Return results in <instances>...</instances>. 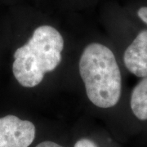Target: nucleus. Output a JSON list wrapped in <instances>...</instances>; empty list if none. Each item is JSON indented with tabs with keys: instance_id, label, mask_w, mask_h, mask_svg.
<instances>
[{
	"instance_id": "2",
	"label": "nucleus",
	"mask_w": 147,
	"mask_h": 147,
	"mask_svg": "<svg viewBox=\"0 0 147 147\" xmlns=\"http://www.w3.org/2000/svg\"><path fill=\"white\" fill-rule=\"evenodd\" d=\"M79 73L92 103L100 108H110L119 102L120 69L109 47L96 42L88 45L79 60Z\"/></svg>"
},
{
	"instance_id": "8",
	"label": "nucleus",
	"mask_w": 147,
	"mask_h": 147,
	"mask_svg": "<svg viewBox=\"0 0 147 147\" xmlns=\"http://www.w3.org/2000/svg\"><path fill=\"white\" fill-rule=\"evenodd\" d=\"M35 147H64L61 145H59L57 143L53 142H50V141H45L42 142L39 144H38Z\"/></svg>"
},
{
	"instance_id": "4",
	"label": "nucleus",
	"mask_w": 147,
	"mask_h": 147,
	"mask_svg": "<svg viewBox=\"0 0 147 147\" xmlns=\"http://www.w3.org/2000/svg\"><path fill=\"white\" fill-rule=\"evenodd\" d=\"M126 68L137 77L147 75V30L141 31L126 49L123 56Z\"/></svg>"
},
{
	"instance_id": "1",
	"label": "nucleus",
	"mask_w": 147,
	"mask_h": 147,
	"mask_svg": "<svg viewBox=\"0 0 147 147\" xmlns=\"http://www.w3.org/2000/svg\"><path fill=\"white\" fill-rule=\"evenodd\" d=\"M64 39L50 26L38 27L32 37L14 53L12 72L21 86L34 88L40 84L45 74L61 63Z\"/></svg>"
},
{
	"instance_id": "6",
	"label": "nucleus",
	"mask_w": 147,
	"mask_h": 147,
	"mask_svg": "<svg viewBox=\"0 0 147 147\" xmlns=\"http://www.w3.org/2000/svg\"><path fill=\"white\" fill-rule=\"evenodd\" d=\"M74 147H98L96 144L88 138H82L74 144Z\"/></svg>"
},
{
	"instance_id": "5",
	"label": "nucleus",
	"mask_w": 147,
	"mask_h": 147,
	"mask_svg": "<svg viewBox=\"0 0 147 147\" xmlns=\"http://www.w3.org/2000/svg\"><path fill=\"white\" fill-rule=\"evenodd\" d=\"M131 109L140 120H147V75L133 88L131 96Z\"/></svg>"
},
{
	"instance_id": "7",
	"label": "nucleus",
	"mask_w": 147,
	"mask_h": 147,
	"mask_svg": "<svg viewBox=\"0 0 147 147\" xmlns=\"http://www.w3.org/2000/svg\"><path fill=\"white\" fill-rule=\"evenodd\" d=\"M137 15L140 17V19L147 25V7H141L137 11Z\"/></svg>"
},
{
	"instance_id": "3",
	"label": "nucleus",
	"mask_w": 147,
	"mask_h": 147,
	"mask_svg": "<svg viewBox=\"0 0 147 147\" xmlns=\"http://www.w3.org/2000/svg\"><path fill=\"white\" fill-rule=\"evenodd\" d=\"M35 133V126L30 121L15 115L0 118V147H29Z\"/></svg>"
}]
</instances>
